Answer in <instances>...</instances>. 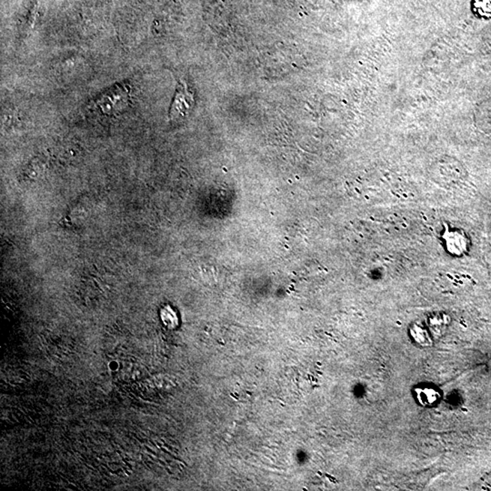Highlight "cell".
Here are the masks:
<instances>
[{"mask_svg":"<svg viewBox=\"0 0 491 491\" xmlns=\"http://www.w3.org/2000/svg\"><path fill=\"white\" fill-rule=\"evenodd\" d=\"M194 104L193 93L188 89L187 84L179 82L174 100H173L172 107H170V118L179 119L187 116L192 109Z\"/></svg>","mask_w":491,"mask_h":491,"instance_id":"2","label":"cell"},{"mask_svg":"<svg viewBox=\"0 0 491 491\" xmlns=\"http://www.w3.org/2000/svg\"><path fill=\"white\" fill-rule=\"evenodd\" d=\"M463 172L459 161L450 157L440 158L434 163L431 169L436 179H440L445 182H456L462 178Z\"/></svg>","mask_w":491,"mask_h":491,"instance_id":"3","label":"cell"},{"mask_svg":"<svg viewBox=\"0 0 491 491\" xmlns=\"http://www.w3.org/2000/svg\"><path fill=\"white\" fill-rule=\"evenodd\" d=\"M130 92V86L128 84H116L96 100V107L103 115H115L128 107Z\"/></svg>","mask_w":491,"mask_h":491,"instance_id":"1","label":"cell"},{"mask_svg":"<svg viewBox=\"0 0 491 491\" xmlns=\"http://www.w3.org/2000/svg\"><path fill=\"white\" fill-rule=\"evenodd\" d=\"M483 3L478 0V4L476 5V8L480 12L481 16L491 17V0H483Z\"/></svg>","mask_w":491,"mask_h":491,"instance_id":"5","label":"cell"},{"mask_svg":"<svg viewBox=\"0 0 491 491\" xmlns=\"http://www.w3.org/2000/svg\"><path fill=\"white\" fill-rule=\"evenodd\" d=\"M415 391L416 398L422 406H435L440 400L439 391L432 386H422L421 388H416Z\"/></svg>","mask_w":491,"mask_h":491,"instance_id":"4","label":"cell"}]
</instances>
